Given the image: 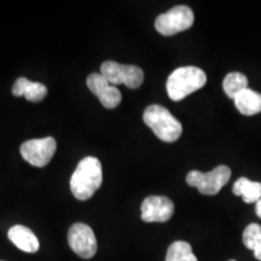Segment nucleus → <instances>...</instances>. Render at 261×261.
Listing matches in <instances>:
<instances>
[{
  "label": "nucleus",
  "mask_w": 261,
  "mask_h": 261,
  "mask_svg": "<svg viewBox=\"0 0 261 261\" xmlns=\"http://www.w3.org/2000/svg\"><path fill=\"white\" fill-rule=\"evenodd\" d=\"M194 21L195 16L192 10L189 6L178 5L160 15L155 21V28L160 34L169 37L191 28Z\"/></svg>",
  "instance_id": "nucleus-6"
},
{
  "label": "nucleus",
  "mask_w": 261,
  "mask_h": 261,
  "mask_svg": "<svg viewBox=\"0 0 261 261\" xmlns=\"http://www.w3.org/2000/svg\"><path fill=\"white\" fill-rule=\"evenodd\" d=\"M140 210L145 223H165L174 213V203L166 196H149L143 201Z\"/></svg>",
  "instance_id": "nucleus-9"
},
{
  "label": "nucleus",
  "mask_w": 261,
  "mask_h": 261,
  "mask_svg": "<svg viewBox=\"0 0 261 261\" xmlns=\"http://www.w3.org/2000/svg\"><path fill=\"white\" fill-rule=\"evenodd\" d=\"M57 143L52 137L40 139H31L21 145V155L25 161L34 167H45L54 158Z\"/></svg>",
  "instance_id": "nucleus-7"
},
{
  "label": "nucleus",
  "mask_w": 261,
  "mask_h": 261,
  "mask_svg": "<svg viewBox=\"0 0 261 261\" xmlns=\"http://www.w3.org/2000/svg\"><path fill=\"white\" fill-rule=\"evenodd\" d=\"M234 104L238 112L243 115L252 116L261 113V93L247 89L234 98Z\"/></svg>",
  "instance_id": "nucleus-13"
},
{
  "label": "nucleus",
  "mask_w": 261,
  "mask_h": 261,
  "mask_svg": "<svg viewBox=\"0 0 261 261\" xmlns=\"http://www.w3.org/2000/svg\"><path fill=\"white\" fill-rule=\"evenodd\" d=\"M100 74L113 86L126 85L128 89L136 90L144 81V73L137 65L120 64L114 61H107L100 65Z\"/></svg>",
  "instance_id": "nucleus-5"
},
{
  "label": "nucleus",
  "mask_w": 261,
  "mask_h": 261,
  "mask_svg": "<svg viewBox=\"0 0 261 261\" xmlns=\"http://www.w3.org/2000/svg\"><path fill=\"white\" fill-rule=\"evenodd\" d=\"M243 243L248 249L253 250L254 256L261 261V226L259 224L248 225L243 232Z\"/></svg>",
  "instance_id": "nucleus-17"
},
{
  "label": "nucleus",
  "mask_w": 261,
  "mask_h": 261,
  "mask_svg": "<svg viewBox=\"0 0 261 261\" xmlns=\"http://www.w3.org/2000/svg\"><path fill=\"white\" fill-rule=\"evenodd\" d=\"M223 89L227 97L234 99L238 94L248 89V79L242 73H230L225 76L223 81Z\"/></svg>",
  "instance_id": "nucleus-15"
},
{
  "label": "nucleus",
  "mask_w": 261,
  "mask_h": 261,
  "mask_svg": "<svg viewBox=\"0 0 261 261\" xmlns=\"http://www.w3.org/2000/svg\"><path fill=\"white\" fill-rule=\"evenodd\" d=\"M8 237L18 249L23 250L25 253H37L40 248L37 236L33 233L31 228L25 227L23 225L12 226L9 230Z\"/></svg>",
  "instance_id": "nucleus-11"
},
{
  "label": "nucleus",
  "mask_w": 261,
  "mask_h": 261,
  "mask_svg": "<svg viewBox=\"0 0 261 261\" xmlns=\"http://www.w3.org/2000/svg\"><path fill=\"white\" fill-rule=\"evenodd\" d=\"M232 191L236 196H242L246 203H256L261 198V182L242 177L234 182Z\"/></svg>",
  "instance_id": "nucleus-14"
},
{
  "label": "nucleus",
  "mask_w": 261,
  "mask_h": 261,
  "mask_svg": "<svg viewBox=\"0 0 261 261\" xmlns=\"http://www.w3.org/2000/svg\"><path fill=\"white\" fill-rule=\"evenodd\" d=\"M143 120L162 142L173 143L180 138L182 133L181 123L172 115L167 108L159 104L149 106L143 114Z\"/></svg>",
  "instance_id": "nucleus-3"
},
{
  "label": "nucleus",
  "mask_w": 261,
  "mask_h": 261,
  "mask_svg": "<svg viewBox=\"0 0 261 261\" xmlns=\"http://www.w3.org/2000/svg\"><path fill=\"white\" fill-rule=\"evenodd\" d=\"M166 261H198L192 248L184 241H175L169 246L166 255Z\"/></svg>",
  "instance_id": "nucleus-16"
},
{
  "label": "nucleus",
  "mask_w": 261,
  "mask_h": 261,
  "mask_svg": "<svg viewBox=\"0 0 261 261\" xmlns=\"http://www.w3.org/2000/svg\"><path fill=\"white\" fill-rule=\"evenodd\" d=\"M68 243L71 250L83 259H91L97 253V240L89 225L76 223L68 231Z\"/></svg>",
  "instance_id": "nucleus-8"
},
{
  "label": "nucleus",
  "mask_w": 261,
  "mask_h": 261,
  "mask_svg": "<svg viewBox=\"0 0 261 261\" xmlns=\"http://www.w3.org/2000/svg\"><path fill=\"white\" fill-rule=\"evenodd\" d=\"M207 83V75L197 67H180L175 69L168 76L167 93L168 97L174 102L187 98L189 94L202 89Z\"/></svg>",
  "instance_id": "nucleus-2"
},
{
  "label": "nucleus",
  "mask_w": 261,
  "mask_h": 261,
  "mask_svg": "<svg viewBox=\"0 0 261 261\" xmlns=\"http://www.w3.org/2000/svg\"><path fill=\"white\" fill-rule=\"evenodd\" d=\"M12 94L16 97H25L29 102H40L47 94V89L44 84L34 83L27 77H18L12 87Z\"/></svg>",
  "instance_id": "nucleus-12"
},
{
  "label": "nucleus",
  "mask_w": 261,
  "mask_h": 261,
  "mask_svg": "<svg viewBox=\"0 0 261 261\" xmlns=\"http://www.w3.org/2000/svg\"><path fill=\"white\" fill-rule=\"evenodd\" d=\"M255 211H256V215H257V217H259L260 219H261V198H260L259 201L256 202V207H255Z\"/></svg>",
  "instance_id": "nucleus-18"
},
{
  "label": "nucleus",
  "mask_w": 261,
  "mask_h": 261,
  "mask_svg": "<svg viewBox=\"0 0 261 261\" xmlns=\"http://www.w3.org/2000/svg\"><path fill=\"white\" fill-rule=\"evenodd\" d=\"M228 261H236V260H228Z\"/></svg>",
  "instance_id": "nucleus-19"
},
{
  "label": "nucleus",
  "mask_w": 261,
  "mask_h": 261,
  "mask_svg": "<svg viewBox=\"0 0 261 261\" xmlns=\"http://www.w3.org/2000/svg\"><path fill=\"white\" fill-rule=\"evenodd\" d=\"M231 178V169L227 166H218L208 173L191 171L187 175V182L195 187L202 195L213 196L227 184Z\"/></svg>",
  "instance_id": "nucleus-4"
},
{
  "label": "nucleus",
  "mask_w": 261,
  "mask_h": 261,
  "mask_svg": "<svg viewBox=\"0 0 261 261\" xmlns=\"http://www.w3.org/2000/svg\"><path fill=\"white\" fill-rule=\"evenodd\" d=\"M103 181V169L100 161L93 156H87L76 166L70 179V190L75 198L87 201L92 197Z\"/></svg>",
  "instance_id": "nucleus-1"
},
{
  "label": "nucleus",
  "mask_w": 261,
  "mask_h": 261,
  "mask_svg": "<svg viewBox=\"0 0 261 261\" xmlns=\"http://www.w3.org/2000/svg\"><path fill=\"white\" fill-rule=\"evenodd\" d=\"M87 87L107 109H114L121 103V92L113 86L100 73H92L87 77Z\"/></svg>",
  "instance_id": "nucleus-10"
}]
</instances>
